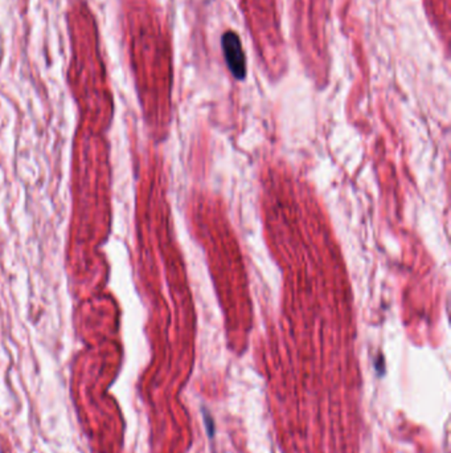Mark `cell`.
<instances>
[{"mask_svg": "<svg viewBox=\"0 0 451 453\" xmlns=\"http://www.w3.org/2000/svg\"><path fill=\"white\" fill-rule=\"evenodd\" d=\"M221 45L225 61L233 77L244 80L246 77V57L238 35L233 31H227L222 35Z\"/></svg>", "mask_w": 451, "mask_h": 453, "instance_id": "1", "label": "cell"}, {"mask_svg": "<svg viewBox=\"0 0 451 453\" xmlns=\"http://www.w3.org/2000/svg\"><path fill=\"white\" fill-rule=\"evenodd\" d=\"M204 422H206L208 435H209L211 438H213V433H215V424H213V420H212L211 415L206 414V411H204Z\"/></svg>", "mask_w": 451, "mask_h": 453, "instance_id": "2", "label": "cell"}]
</instances>
